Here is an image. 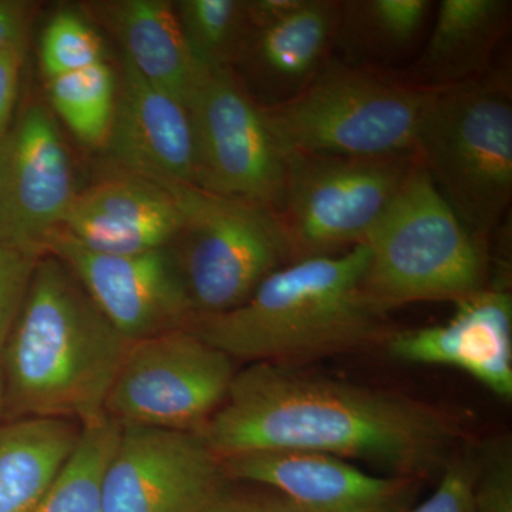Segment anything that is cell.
<instances>
[{"instance_id":"1","label":"cell","mask_w":512,"mask_h":512,"mask_svg":"<svg viewBox=\"0 0 512 512\" xmlns=\"http://www.w3.org/2000/svg\"><path fill=\"white\" fill-rule=\"evenodd\" d=\"M220 458L272 451L360 460L387 476L439 478L461 448L458 417L414 397L309 372L252 363L200 430Z\"/></svg>"},{"instance_id":"2","label":"cell","mask_w":512,"mask_h":512,"mask_svg":"<svg viewBox=\"0 0 512 512\" xmlns=\"http://www.w3.org/2000/svg\"><path fill=\"white\" fill-rule=\"evenodd\" d=\"M130 345L69 266L43 256L0 353L2 419L46 417L82 427L104 419Z\"/></svg>"},{"instance_id":"3","label":"cell","mask_w":512,"mask_h":512,"mask_svg":"<svg viewBox=\"0 0 512 512\" xmlns=\"http://www.w3.org/2000/svg\"><path fill=\"white\" fill-rule=\"evenodd\" d=\"M365 245L298 259L237 308L192 316L187 328L234 362L302 366L386 339V313L363 291Z\"/></svg>"},{"instance_id":"4","label":"cell","mask_w":512,"mask_h":512,"mask_svg":"<svg viewBox=\"0 0 512 512\" xmlns=\"http://www.w3.org/2000/svg\"><path fill=\"white\" fill-rule=\"evenodd\" d=\"M464 227L487 247L512 198L511 76L437 90L421 117L414 148Z\"/></svg>"},{"instance_id":"5","label":"cell","mask_w":512,"mask_h":512,"mask_svg":"<svg viewBox=\"0 0 512 512\" xmlns=\"http://www.w3.org/2000/svg\"><path fill=\"white\" fill-rule=\"evenodd\" d=\"M363 245V291L383 313L409 303H456L488 286L487 247L451 210L419 158Z\"/></svg>"},{"instance_id":"6","label":"cell","mask_w":512,"mask_h":512,"mask_svg":"<svg viewBox=\"0 0 512 512\" xmlns=\"http://www.w3.org/2000/svg\"><path fill=\"white\" fill-rule=\"evenodd\" d=\"M436 92L332 57L298 96L262 111L284 154L402 156L416 154L421 117Z\"/></svg>"},{"instance_id":"7","label":"cell","mask_w":512,"mask_h":512,"mask_svg":"<svg viewBox=\"0 0 512 512\" xmlns=\"http://www.w3.org/2000/svg\"><path fill=\"white\" fill-rule=\"evenodd\" d=\"M154 183L170 192L183 217L171 247L194 316L237 308L269 275L295 261L271 208L197 185Z\"/></svg>"},{"instance_id":"8","label":"cell","mask_w":512,"mask_h":512,"mask_svg":"<svg viewBox=\"0 0 512 512\" xmlns=\"http://www.w3.org/2000/svg\"><path fill=\"white\" fill-rule=\"evenodd\" d=\"M416 164V154H285L284 192L275 212L295 261L365 244Z\"/></svg>"},{"instance_id":"9","label":"cell","mask_w":512,"mask_h":512,"mask_svg":"<svg viewBox=\"0 0 512 512\" xmlns=\"http://www.w3.org/2000/svg\"><path fill=\"white\" fill-rule=\"evenodd\" d=\"M237 372V362L188 328L131 342L111 384L106 416L200 433Z\"/></svg>"},{"instance_id":"10","label":"cell","mask_w":512,"mask_h":512,"mask_svg":"<svg viewBox=\"0 0 512 512\" xmlns=\"http://www.w3.org/2000/svg\"><path fill=\"white\" fill-rule=\"evenodd\" d=\"M187 109L197 148L195 185L278 210L285 154L237 72L232 67H200Z\"/></svg>"},{"instance_id":"11","label":"cell","mask_w":512,"mask_h":512,"mask_svg":"<svg viewBox=\"0 0 512 512\" xmlns=\"http://www.w3.org/2000/svg\"><path fill=\"white\" fill-rule=\"evenodd\" d=\"M79 192L55 114L30 101L0 138V244L43 258Z\"/></svg>"},{"instance_id":"12","label":"cell","mask_w":512,"mask_h":512,"mask_svg":"<svg viewBox=\"0 0 512 512\" xmlns=\"http://www.w3.org/2000/svg\"><path fill=\"white\" fill-rule=\"evenodd\" d=\"M225 480L221 458L197 431L121 424L104 512H204Z\"/></svg>"},{"instance_id":"13","label":"cell","mask_w":512,"mask_h":512,"mask_svg":"<svg viewBox=\"0 0 512 512\" xmlns=\"http://www.w3.org/2000/svg\"><path fill=\"white\" fill-rule=\"evenodd\" d=\"M47 254L69 266L130 342L187 328L194 316L171 245L141 254L107 255L89 251L59 231Z\"/></svg>"},{"instance_id":"14","label":"cell","mask_w":512,"mask_h":512,"mask_svg":"<svg viewBox=\"0 0 512 512\" xmlns=\"http://www.w3.org/2000/svg\"><path fill=\"white\" fill-rule=\"evenodd\" d=\"M227 478L276 488L305 512H410L423 481L373 476L343 458L272 451L221 458Z\"/></svg>"},{"instance_id":"15","label":"cell","mask_w":512,"mask_h":512,"mask_svg":"<svg viewBox=\"0 0 512 512\" xmlns=\"http://www.w3.org/2000/svg\"><path fill=\"white\" fill-rule=\"evenodd\" d=\"M440 325L390 332L393 359L413 365L456 367L503 400L512 397V296L487 286L454 303Z\"/></svg>"},{"instance_id":"16","label":"cell","mask_w":512,"mask_h":512,"mask_svg":"<svg viewBox=\"0 0 512 512\" xmlns=\"http://www.w3.org/2000/svg\"><path fill=\"white\" fill-rule=\"evenodd\" d=\"M103 148L114 170L150 181L197 183V148L187 106L148 82L126 57Z\"/></svg>"},{"instance_id":"17","label":"cell","mask_w":512,"mask_h":512,"mask_svg":"<svg viewBox=\"0 0 512 512\" xmlns=\"http://www.w3.org/2000/svg\"><path fill=\"white\" fill-rule=\"evenodd\" d=\"M181 225L170 192L113 168L79 192L60 232L89 251L134 255L173 244Z\"/></svg>"},{"instance_id":"18","label":"cell","mask_w":512,"mask_h":512,"mask_svg":"<svg viewBox=\"0 0 512 512\" xmlns=\"http://www.w3.org/2000/svg\"><path fill=\"white\" fill-rule=\"evenodd\" d=\"M340 0H302L284 18L254 30L238 63L247 64L261 97V107L298 96L335 50Z\"/></svg>"},{"instance_id":"19","label":"cell","mask_w":512,"mask_h":512,"mask_svg":"<svg viewBox=\"0 0 512 512\" xmlns=\"http://www.w3.org/2000/svg\"><path fill=\"white\" fill-rule=\"evenodd\" d=\"M511 10L510 0H443L419 56L396 73L429 90L481 79L510 30Z\"/></svg>"},{"instance_id":"20","label":"cell","mask_w":512,"mask_h":512,"mask_svg":"<svg viewBox=\"0 0 512 512\" xmlns=\"http://www.w3.org/2000/svg\"><path fill=\"white\" fill-rule=\"evenodd\" d=\"M103 12L128 62L148 82L187 106L200 67L185 43L173 3L124 0L107 3Z\"/></svg>"},{"instance_id":"21","label":"cell","mask_w":512,"mask_h":512,"mask_svg":"<svg viewBox=\"0 0 512 512\" xmlns=\"http://www.w3.org/2000/svg\"><path fill=\"white\" fill-rule=\"evenodd\" d=\"M83 427L26 417L0 423V512H32L66 461Z\"/></svg>"},{"instance_id":"22","label":"cell","mask_w":512,"mask_h":512,"mask_svg":"<svg viewBox=\"0 0 512 512\" xmlns=\"http://www.w3.org/2000/svg\"><path fill=\"white\" fill-rule=\"evenodd\" d=\"M433 9L430 0H340L333 52L352 66L397 72L426 35Z\"/></svg>"},{"instance_id":"23","label":"cell","mask_w":512,"mask_h":512,"mask_svg":"<svg viewBox=\"0 0 512 512\" xmlns=\"http://www.w3.org/2000/svg\"><path fill=\"white\" fill-rule=\"evenodd\" d=\"M121 433L104 417L84 426L72 456L32 512H104L103 480Z\"/></svg>"},{"instance_id":"24","label":"cell","mask_w":512,"mask_h":512,"mask_svg":"<svg viewBox=\"0 0 512 512\" xmlns=\"http://www.w3.org/2000/svg\"><path fill=\"white\" fill-rule=\"evenodd\" d=\"M117 77L107 62L47 80L53 114L84 146L103 148L117 103Z\"/></svg>"},{"instance_id":"25","label":"cell","mask_w":512,"mask_h":512,"mask_svg":"<svg viewBox=\"0 0 512 512\" xmlns=\"http://www.w3.org/2000/svg\"><path fill=\"white\" fill-rule=\"evenodd\" d=\"M174 6L185 43L197 66L234 69L254 33L245 2L181 0Z\"/></svg>"},{"instance_id":"26","label":"cell","mask_w":512,"mask_h":512,"mask_svg":"<svg viewBox=\"0 0 512 512\" xmlns=\"http://www.w3.org/2000/svg\"><path fill=\"white\" fill-rule=\"evenodd\" d=\"M104 52L103 39L86 19L62 10L43 32L40 67L46 80H52L106 62Z\"/></svg>"},{"instance_id":"27","label":"cell","mask_w":512,"mask_h":512,"mask_svg":"<svg viewBox=\"0 0 512 512\" xmlns=\"http://www.w3.org/2000/svg\"><path fill=\"white\" fill-rule=\"evenodd\" d=\"M473 512H512V446L507 437L477 448Z\"/></svg>"},{"instance_id":"28","label":"cell","mask_w":512,"mask_h":512,"mask_svg":"<svg viewBox=\"0 0 512 512\" xmlns=\"http://www.w3.org/2000/svg\"><path fill=\"white\" fill-rule=\"evenodd\" d=\"M477 471V448H460L441 471L433 494L410 512H473Z\"/></svg>"},{"instance_id":"29","label":"cell","mask_w":512,"mask_h":512,"mask_svg":"<svg viewBox=\"0 0 512 512\" xmlns=\"http://www.w3.org/2000/svg\"><path fill=\"white\" fill-rule=\"evenodd\" d=\"M37 262L0 244V353L28 295Z\"/></svg>"},{"instance_id":"30","label":"cell","mask_w":512,"mask_h":512,"mask_svg":"<svg viewBox=\"0 0 512 512\" xmlns=\"http://www.w3.org/2000/svg\"><path fill=\"white\" fill-rule=\"evenodd\" d=\"M204 512H305L292 498L268 487L227 478Z\"/></svg>"},{"instance_id":"31","label":"cell","mask_w":512,"mask_h":512,"mask_svg":"<svg viewBox=\"0 0 512 512\" xmlns=\"http://www.w3.org/2000/svg\"><path fill=\"white\" fill-rule=\"evenodd\" d=\"M28 35L19 37L0 52V138L8 133L15 120L20 73L25 62Z\"/></svg>"},{"instance_id":"32","label":"cell","mask_w":512,"mask_h":512,"mask_svg":"<svg viewBox=\"0 0 512 512\" xmlns=\"http://www.w3.org/2000/svg\"><path fill=\"white\" fill-rule=\"evenodd\" d=\"M30 6L15 0H0V52L19 37L28 35Z\"/></svg>"},{"instance_id":"33","label":"cell","mask_w":512,"mask_h":512,"mask_svg":"<svg viewBox=\"0 0 512 512\" xmlns=\"http://www.w3.org/2000/svg\"><path fill=\"white\" fill-rule=\"evenodd\" d=\"M3 404H5V396H3V379L2 372H0V420L3 417Z\"/></svg>"}]
</instances>
